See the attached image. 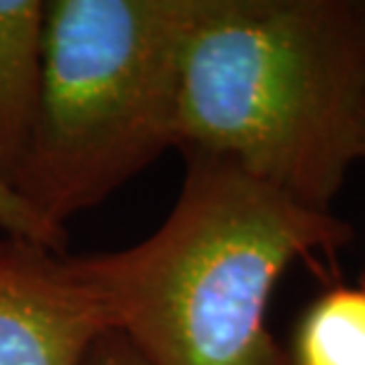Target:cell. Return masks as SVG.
Listing matches in <instances>:
<instances>
[{
	"mask_svg": "<svg viewBox=\"0 0 365 365\" xmlns=\"http://www.w3.org/2000/svg\"><path fill=\"white\" fill-rule=\"evenodd\" d=\"M83 365H148V363L135 354V349L119 332L109 330L93 344Z\"/></svg>",
	"mask_w": 365,
	"mask_h": 365,
	"instance_id": "obj_8",
	"label": "cell"
},
{
	"mask_svg": "<svg viewBox=\"0 0 365 365\" xmlns=\"http://www.w3.org/2000/svg\"><path fill=\"white\" fill-rule=\"evenodd\" d=\"M41 0H0V180L12 187L31 145L43 78Z\"/></svg>",
	"mask_w": 365,
	"mask_h": 365,
	"instance_id": "obj_5",
	"label": "cell"
},
{
	"mask_svg": "<svg viewBox=\"0 0 365 365\" xmlns=\"http://www.w3.org/2000/svg\"><path fill=\"white\" fill-rule=\"evenodd\" d=\"M182 157L180 195L150 237L62 254L64 271L148 365H287L266 323L275 284L299 259L334 257L351 228L228 159Z\"/></svg>",
	"mask_w": 365,
	"mask_h": 365,
	"instance_id": "obj_1",
	"label": "cell"
},
{
	"mask_svg": "<svg viewBox=\"0 0 365 365\" xmlns=\"http://www.w3.org/2000/svg\"><path fill=\"white\" fill-rule=\"evenodd\" d=\"M109 320L55 254L0 237V365H83Z\"/></svg>",
	"mask_w": 365,
	"mask_h": 365,
	"instance_id": "obj_4",
	"label": "cell"
},
{
	"mask_svg": "<svg viewBox=\"0 0 365 365\" xmlns=\"http://www.w3.org/2000/svg\"><path fill=\"white\" fill-rule=\"evenodd\" d=\"M195 0H48L31 145L12 190L62 225L176 148Z\"/></svg>",
	"mask_w": 365,
	"mask_h": 365,
	"instance_id": "obj_3",
	"label": "cell"
},
{
	"mask_svg": "<svg viewBox=\"0 0 365 365\" xmlns=\"http://www.w3.org/2000/svg\"><path fill=\"white\" fill-rule=\"evenodd\" d=\"M287 365H365V282L325 289L304 311Z\"/></svg>",
	"mask_w": 365,
	"mask_h": 365,
	"instance_id": "obj_6",
	"label": "cell"
},
{
	"mask_svg": "<svg viewBox=\"0 0 365 365\" xmlns=\"http://www.w3.org/2000/svg\"><path fill=\"white\" fill-rule=\"evenodd\" d=\"M365 138V0H195L176 148L330 211Z\"/></svg>",
	"mask_w": 365,
	"mask_h": 365,
	"instance_id": "obj_2",
	"label": "cell"
},
{
	"mask_svg": "<svg viewBox=\"0 0 365 365\" xmlns=\"http://www.w3.org/2000/svg\"><path fill=\"white\" fill-rule=\"evenodd\" d=\"M0 232L7 237H19L38 247H46L55 254H67V228L50 223L41 214H36L3 180H0Z\"/></svg>",
	"mask_w": 365,
	"mask_h": 365,
	"instance_id": "obj_7",
	"label": "cell"
},
{
	"mask_svg": "<svg viewBox=\"0 0 365 365\" xmlns=\"http://www.w3.org/2000/svg\"><path fill=\"white\" fill-rule=\"evenodd\" d=\"M363 159H365V138H363Z\"/></svg>",
	"mask_w": 365,
	"mask_h": 365,
	"instance_id": "obj_9",
	"label": "cell"
}]
</instances>
